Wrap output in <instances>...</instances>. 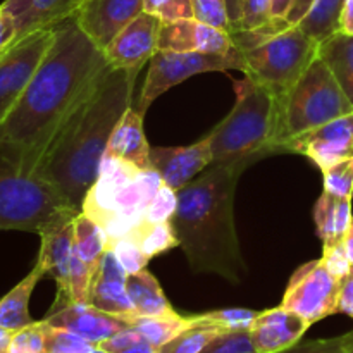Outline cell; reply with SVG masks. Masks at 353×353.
I'll use <instances>...</instances> for the list:
<instances>
[{"label":"cell","mask_w":353,"mask_h":353,"mask_svg":"<svg viewBox=\"0 0 353 353\" xmlns=\"http://www.w3.org/2000/svg\"><path fill=\"white\" fill-rule=\"evenodd\" d=\"M109 69L105 54L74 16L54 26V41L26 92L0 124V154L34 172L64 121Z\"/></svg>","instance_id":"cell-1"},{"label":"cell","mask_w":353,"mask_h":353,"mask_svg":"<svg viewBox=\"0 0 353 353\" xmlns=\"http://www.w3.org/2000/svg\"><path fill=\"white\" fill-rule=\"evenodd\" d=\"M138 72L109 65L55 133L34 169L76 212H81L99 178L114 128L131 107Z\"/></svg>","instance_id":"cell-2"},{"label":"cell","mask_w":353,"mask_h":353,"mask_svg":"<svg viewBox=\"0 0 353 353\" xmlns=\"http://www.w3.org/2000/svg\"><path fill=\"white\" fill-rule=\"evenodd\" d=\"M245 169L238 164H210L179 190L171 221L193 272H214L236 285L248 272L234 224V193Z\"/></svg>","instance_id":"cell-3"},{"label":"cell","mask_w":353,"mask_h":353,"mask_svg":"<svg viewBox=\"0 0 353 353\" xmlns=\"http://www.w3.org/2000/svg\"><path fill=\"white\" fill-rule=\"evenodd\" d=\"M238 100L230 114L209 133L212 164L248 168L259 159L279 154L278 97L245 76L236 85Z\"/></svg>","instance_id":"cell-4"},{"label":"cell","mask_w":353,"mask_h":353,"mask_svg":"<svg viewBox=\"0 0 353 353\" xmlns=\"http://www.w3.org/2000/svg\"><path fill=\"white\" fill-rule=\"evenodd\" d=\"M164 185L155 169H138L123 159L103 155L99 178L90 188L81 212L103 228L109 245L130 236Z\"/></svg>","instance_id":"cell-5"},{"label":"cell","mask_w":353,"mask_h":353,"mask_svg":"<svg viewBox=\"0 0 353 353\" xmlns=\"http://www.w3.org/2000/svg\"><path fill=\"white\" fill-rule=\"evenodd\" d=\"M279 152L293 138L353 112V105L326 62L317 55L295 85L278 99Z\"/></svg>","instance_id":"cell-6"},{"label":"cell","mask_w":353,"mask_h":353,"mask_svg":"<svg viewBox=\"0 0 353 353\" xmlns=\"http://www.w3.org/2000/svg\"><path fill=\"white\" fill-rule=\"evenodd\" d=\"M78 214L40 176L23 171L0 154V231L40 234Z\"/></svg>","instance_id":"cell-7"},{"label":"cell","mask_w":353,"mask_h":353,"mask_svg":"<svg viewBox=\"0 0 353 353\" xmlns=\"http://www.w3.org/2000/svg\"><path fill=\"white\" fill-rule=\"evenodd\" d=\"M240 54L245 61L243 74L268 86L279 99L319 55V43L299 24H288Z\"/></svg>","instance_id":"cell-8"},{"label":"cell","mask_w":353,"mask_h":353,"mask_svg":"<svg viewBox=\"0 0 353 353\" xmlns=\"http://www.w3.org/2000/svg\"><path fill=\"white\" fill-rule=\"evenodd\" d=\"M230 69L245 72L243 55L234 47L228 54L157 50L150 59V68L134 109L145 116V110L154 103L155 99H159L172 86L188 79L190 76L210 71H230Z\"/></svg>","instance_id":"cell-9"},{"label":"cell","mask_w":353,"mask_h":353,"mask_svg":"<svg viewBox=\"0 0 353 353\" xmlns=\"http://www.w3.org/2000/svg\"><path fill=\"white\" fill-rule=\"evenodd\" d=\"M54 41V26L17 38L0 54V124L26 92L38 65Z\"/></svg>","instance_id":"cell-10"},{"label":"cell","mask_w":353,"mask_h":353,"mask_svg":"<svg viewBox=\"0 0 353 353\" xmlns=\"http://www.w3.org/2000/svg\"><path fill=\"white\" fill-rule=\"evenodd\" d=\"M343 281L334 278L323 261H314L293 274L281 305L312 324L338 312Z\"/></svg>","instance_id":"cell-11"},{"label":"cell","mask_w":353,"mask_h":353,"mask_svg":"<svg viewBox=\"0 0 353 353\" xmlns=\"http://www.w3.org/2000/svg\"><path fill=\"white\" fill-rule=\"evenodd\" d=\"M285 152L305 155L319 165L321 171L345 159H352L353 112L293 138L286 143Z\"/></svg>","instance_id":"cell-12"},{"label":"cell","mask_w":353,"mask_h":353,"mask_svg":"<svg viewBox=\"0 0 353 353\" xmlns=\"http://www.w3.org/2000/svg\"><path fill=\"white\" fill-rule=\"evenodd\" d=\"M162 21L157 16L141 12L105 47L107 62L116 69L141 71L159 50V34Z\"/></svg>","instance_id":"cell-13"},{"label":"cell","mask_w":353,"mask_h":353,"mask_svg":"<svg viewBox=\"0 0 353 353\" xmlns=\"http://www.w3.org/2000/svg\"><path fill=\"white\" fill-rule=\"evenodd\" d=\"M143 12V0H79L72 16L99 48L107 45L134 17Z\"/></svg>","instance_id":"cell-14"},{"label":"cell","mask_w":353,"mask_h":353,"mask_svg":"<svg viewBox=\"0 0 353 353\" xmlns=\"http://www.w3.org/2000/svg\"><path fill=\"white\" fill-rule=\"evenodd\" d=\"M40 240L37 262L43 268L45 276L57 283V300L52 310H59L72 303L71 264L74 257V219L47 228L40 233Z\"/></svg>","instance_id":"cell-15"},{"label":"cell","mask_w":353,"mask_h":353,"mask_svg":"<svg viewBox=\"0 0 353 353\" xmlns=\"http://www.w3.org/2000/svg\"><path fill=\"white\" fill-rule=\"evenodd\" d=\"M212 164L210 138L207 134L190 147H150V165L164 185L179 192Z\"/></svg>","instance_id":"cell-16"},{"label":"cell","mask_w":353,"mask_h":353,"mask_svg":"<svg viewBox=\"0 0 353 353\" xmlns=\"http://www.w3.org/2000/svg\"><path fill=\"white\" fill-rule=\"evenodd\" d=\"M310 324L283 305L262 310L250 327V338L257 353H281L300 343Z\"/></svg>","instance_id":"cell-17"},{"label":"cell","mask_w":353,"mask_h":353,"mask_svg":"<svg viewBox=\"0 0 353 353\" xmlns=\"http://www.w3.org/2000/svg\"><path fill=\"white\" fill-rule=\"evenodd\" d=\"M231 48L233 40L230 31L200 23L195 17L162 23L159 34V50L228 54Z\"/></svg>","instance_id":"cell-18"},{"label":"cell","mask_w":353,"mask_h":353,"mask_svg":"<svg viewBox=\"0 0 353 353\" xmlns=\"http://www.w3.org/2000/svg\"><path fill=\"white\" fill-rule=\"evenodd\" d=\"M45 323L54 327L68 330L78 336L85 338L90 343L99 347L107 338L114 336L121 330L130 326L124 317L112 316L109 312L97 309L90 303H69L59 310H52L45 317Z\"/></svg>","instance_id":"cell-19"},{"label":"cell","mask_w":353,"mask_h":353,"mask_svg":"<svg viewBox=\"0 0 353 353\" xmlns=\"http://www.w3.org/2000/svg\"><path fill=\"white\" fill-rule=\"evenodd\" d=\"M126 278L128 272L119 264L114 252L107 248L97 272L93 274L92 286H90V305L124 319L128 316H134L133 305L126 292Z\"/></svg>","instance_id":"cell-20"},{"label":"cell","mask_w":353,"mask_h":353,"mask_svg":"<svg viewBox=\"0 0 353 353\" xmlns=\"http://www.w3.org/2000/svg\"><path fill=\"white\" fill-rule=\"evenodd\" d=\"M78 3L79 0H3L2 6L16 21L17 38H21L72 16Z\"/></svg>","instance_id":"cell-21"},{"label":"cell","mask_w":353,"mask_h":353,"mask_svg":"<svg viewBox=\"0 0 353 353\" xmlns=\"http://www.w3.org/2000/svg\"><path fill=\"white\" fill-rule=\"evenodd\" d=\"M105 155L123 159L138 169H148L150 165V145L143 133V114L138 112L133 105L124 112L112 137L107 145Z\"/></svg>","instance_id":"cell-22"},{"label":"cell","mask_w":353,"mask_h":353,"mask_svg":"<svg viewBox=\"0 0 353 353\" xmlns=\"http://www.w3.org/2000/svg\"><path fill=\"white\" fill-rule=\"evenodd\" d=\"M314 223L324 248L341 245L353 223L352 199H341L324 192L314 207Z\"/></svg>","instance_id":"cell-23"},{"label":"cell","mask_w":353,"mask_h":353,"mask_svg":"<svg viewBox=\"0 0 353 353\" xmlns=\"http://www.w3.org/2000/svg\"><path fill=\"white\" fill-rule=\"evenodd\" d=\"M43 276V268H41L40 262H37L34 268L30 271V274L21 279L7 295L0 299V327L14 333L21 327H26L28 324L34 323L31 319L28 305H30V299L34 286L38 285V281Z\"/></svg>","instance_id":"cell-24"},{"label":"cell","mask_w":353,"mask_h":353,"mask_svg":"<svg viewBox=\"0 0 353 353\" xmlns=\"http://www.w3.org/2000/svg\"><path fill=\"white\" fill-rule=\"evenodd\" d=\"M126 292L130 302L133 305L134 316H165V314L176 312L169 303L168 296L162 292L157 279L143 269L140 272L128 274Z\"/></svg>","instance_id":"cell-25"},{"label":"cell","mask_w":353,"mask_h":353,"mask_svg":"<svg viewBox=\"0 0 353 353\" xmlns=\"http://www.w3.org/2000/svg\"><path fill=\"white\" fill-rule=\"evenodd\" d=\"M323 59L353 105V34L336 33L319 43Z\"/></svg>","instance_id":"cell-26"},{"label":"cell","mask_w":353,"mask_h":353,"mask_svg":"<svg viewBox=\"0 0 353 353\" xmlns=\"http://www.w3.org/2000/svg\"><path fill=\"white\" fill-rule=\"evenodd\" d=\"M109 248V240L99 223L79 212L74 217V255L97 272L103 254Z\"/></svg>","instance_id":"cell-27"},{"label":"cell","mask_w":353,"mask_h":353,"mask_svg":"<svg viewBox=\"0 0 353 353\" xmlns=\"http://www.w3.org/2000/svg\"><path fill=\"white\" fill-rule=\"evenodd\" d=\"M126 321L155 348H161L172 338L193 326V316H179L178 312L165 316H128Z\"/></svg>","instance_id":"cell-28"},{"label":"cell","mask_w":353,"mask_h":353,"mask_svg":"<svg viewBox=\"0 0 353 353\" xmlns=\"http://www.w3.org/2000/svg\"><path fill=\"white\" fill-rule=\"evenodd\" d=\"M345 0H316L299 26L317 43H323L333 34L340 33L341 12Z\"/></svg>","instance_id":"cell-29"},{"label":"cell","mask_w":353,"mask_h":353,"mask_svg":"<svg viewBox=\"0 0 353 353\" xmlns=\"http://www.w3.org/2000/svg\"><path fill=\"white\" fill-rule=\"evenodd\" d=\"M223 333H226V331L199 323L196 317L193 316V326H190L188 330H185L178 336L172 338L171 341L157 348V353H200L210 341H214Z\"/></svg>","instance_id":"cell-30"},{"label":"cell","mask_w":353,"mask_h":353,"mask_svg":"<svg viewBox=\"0 0 353 353\" xmlns=\"http://www.w3.org/2000/svg\"><path fill=\"white\" fill-rule=\"evenodd\" d=\"M130 238H133L140 245L141 250L150 259L162 254V252H168L171 248L179 247L178 238H176L171 223H145L143 221L130 234Z\"/></svg>","instance_id":"cell-31"},{"label":"cell","mask_w":353,"mask_h":353,"mask_svg":"<svg viewBox=\"0 0 353 353\" xmlns=\"http://www.w3.org/2000/svg\"><path fill=\"white\" fill-rule=\"evenodd\" d=\"M259 312L248 309H223L212 312L199 314L196 321L209 326L219 327L223 331H250Z\"/></svg>","instance_id":"cell-32"},{"label":"cell","mask_w":353,"mask_h":353,"mask_svg":"<svg viewBox=\"0 0 353 353\" xmlns=\"http://www.w3.org/2000/svg\"><path fill=\"white\" fill-rule=\"evenodd\" d=\"M95 348L85 338L45 323V353H90Z\"/></svg>","instance_id":"cell-33"},{"label":"cell","mask_w":353,"mask_h":353,"mask_svg":"<svg viewBox=\"0 0 353 353\" xmlns=\"http://www.w3.org/2000/svg\"><path fill=\"white\" fill-rule=\"evenodd\" d=\"M97 348L107 353H157V348L131 326L124 327L114 336L107 338Z\"/></svg>","instance_id":"cell-34"},{"label":"cell","mask_w":353,"mask_h":353,"mask_svg":"<svg viewBox=\"0 0 353 353\" xmlns=\"http://www.w3.org/2000/svg\"><path fill=\"white\" fill-rule=\"evenodd\" d=\"M324 192L341 199L353 196V157L323 169Z\"/></svg>","instance_id":"cell-35"},{"label":"cell","mask_w":353,"mask_h":353,"mask_svg":"<svg viewBox=\"0 0 353 353\" xmlns=\"http://www.w3.org/2000/svg\"><path fill=\"white\" fill-rule=\"evenodd\" d=\"M7 353H45V323L34 321L14 331Z\"/></svg>","instance_id":"cell-36"},{"label":"cell","mask_w":353,"mask_h":353,"mask_svg":"<svg viewBox=\"0 0 353 353\" xmlns=\"http://www.w3.org/2000/svg\"><path fill=\"white\" fill-rule=\"evenodd\" d=\"M109 248L114 252L116 259L119 261V264L123 265L128 274L143 271L147 268L148 261H150V257L141 250L140 245L130 236H124L121 240L114 241L112 245H109Z\"/></svg>","instance_id":"cell-37"},{"label":"cell","mask_w":353,"mask_h":353,"mask_svg":"<svg viewBox=\"0 0 353 353\" xmlns=\"http://www.w3.org/2000/svg\"><path fill=\"white\" fill-rule=\"evenodd\" d=\"M143 10L157 16L162 23L193 19L192 0H143Z\"/></svg>","instance_id":"cell-38"},{"label":"cell","mask_w":353,"mask_h":353,"mask_svg":"<svg viewBox=\"0 0 353 353\" xmlns=\"http://www.w3.org/2000/svg\"><path fill=\"white\" fill-rule=\"evenodd\" d=\"M178 209V192L162 185L145 214V223H171Z\"/></svg>","instance_id":"cell-39"},{"label":"cell","mask_w":353,"mask_h":353,"mask_svg":"<svg viewBox=\"0 0 353 353\" xmlns=\"http://www.w3.org/2000/svg\"><path fill=\"white\" fill-rule=\"evenodd\" d=\"M193 17L200 23L231 31L226 0H192Z\"/></svg>","instance_id":"cell-40"},{"label":"cell","mask_w":353,"mask_h":353,"mask_svg":"<svg viewBox=\"0 0 353 353\" xmlns=\"http://www.w3.org/2000/svg\"><path fill=\"white\" fill-rule=\"evenodd\" d=\"M200 353H257L252 343L250 331H228L210 341Z\"/></svg>","instance_id":"cell-41"},{"label":"cell","mask_w":353,"mask_h":353,"mask_svg":"<svg viewBox=\"0 0 353 353\" xmlns=\"http://www.w3.org/2000/svg\"><path fill=\"white\" fill-rule=\"evenodd\" d=\"M353 347V331L326 340L300 341L295 347L281 353H347Z\"/></svg>","instance_id":"cell-42"},{"label":"cell","mask_w":353,"mask_h":353,"mask_svg":"<svg viewBox=\"0 0 353 353\" xmlns=\"http://www.w3.org/2000/svg\"><path fill=\"white\" fill-rule=\"evenodd\" d=\"M240 12L238 30H254L274 21L271 16V0H240Z\"/></svg>","instance_id":"cell-43"},{"label":"cell","mask_w":353,"mask_h":353,"mask_svg":"<svg viewBox=\"0 0 353 353\" xmlns=\"http://www.w3.org/2000/svg\"><path fill=\"white\" fill-rule=\"evenodd\" d=\"M323 264L326 265L327 271L331 272V274L334 276V278L341 279V281H345V279L350 276L353 265L350 264V261H348L347 257V252H345V245H336V247H331V248H324L323 252Z\"/></svg>","instance_id":"cell-44"},{"label":"cell","mask_w":353,"mask_h":353,"mask_svg":"<svg viewBox=\"0 0 353 353\" xmlns=\"http://www.w3.org/2000/svg\"><path fill=\"white\" fill-rule=\"evenodd\" d=\"M17 40V26L14 17L0 3V54Z\"/></svg>","instance_id":"cell-45"},{"label":"cell","mask_w":353,"mask_h":353,"mask_svg":"<svg viewBox=\"0 0 353 353\" xmlns=\"http://www.w3.org/2000/svg\"><path fill=\"white\" fill-rule=\"evenodd\" d=\"M338 312L347 314V316L353 317V269H352L350 276H348V278L343 281V286H341Z\"/></svg>","instance_id":"cell-46"},{"label":"cell","mask_w":353,"mask_h":353,"mask_svg":"<svg viewBox=\"0 0 353 353\" xmlns=\"http://www.w3.org/2000/svg\"><path fill=\"white\" fill-rule=\"evenodd\" d=\"M316 0H293L292 7H290L288 14H286L285 21L288 24H299L300 21L305 17V14L309 12L310 7L314 6Z\"/></svg>","instance_id":"cell-47"},{"label":"cell","mask_w":353,"mask_h":353,"mask_svg":"<svg viewBox=\"0 0 353 353\" xmlns=\"http://www.w3.org/2000/svg\"><path fill=\"white\" fill-rule=\"evenodd\" d=\"M340 31L345 34H353V0H345Z\"/></svg>","instance_id":"cell-48"},{"label":"cell","mask_w":353,"mask_h":353,"mask_svg":"<svg viewBox=\"0 0 353 353\" xmlns=\"http://www.w3.org/2000/svg\"><path fill=\"white\" fill-rule=\"evenodd\" d=\"M226 7H228V17H230L231 31L238 30V28H240V19H241L240 0H226Z\"/></svg>","instance_id":"cell-49"},{"label":"cell","mask_w":353,"mask_h":353,"mask_svg":"<svg viewBox=\"0 0 353 353\" xmlns=\"http://www.w3.org/2000/svg\"><path fill=\"white\" fill-rule=\"evenodd\" d=\"M343 245H345V252H347L348 261H350V264L353 265V223H352L350 230H348L347 236H345Z\"/></svg>","instance_id":"cell-50"},{"label":"cell","mask_w":353,"mask_h":353,"mask_svg":"<svg viewBox=\"0 0 353 353\" xmlns=\"http://www.w3.org/2000/svg\"><path fill=\"white\" fill-rule=\"evenodd\" d=\"M10 338H12V333L0 327V353H7V350H9Z\"/></svg>","instance_id":"cell-51"},{"label":"cell","mask_w":353,"mask_h":353,"mask_svg":"<svg viewBox=\"0 0 353 353\" xmlns=\"http://www.w3.org/2000/svg\"><path fill=\"white\" fill-rule=\"evenodd\" d=\"M90 353H107V352L100 350V348H95V350H93V352H90Z\"/></svg>","instance_id":"cell-52"},{"label":"cell","mask_w":353,"mask_h":353,"mask_svg":"<svg viewBox=\"0 0 353 353\" xmlns=\"http://www.w3.org/2000/svg\"><path fill=\"white\" fill-rule=\"evenodd\" d=\"M347 353H353V347H352V348H350V350H348Z\"/></svg>","instance_id":"cell-53"}]
</instances>
